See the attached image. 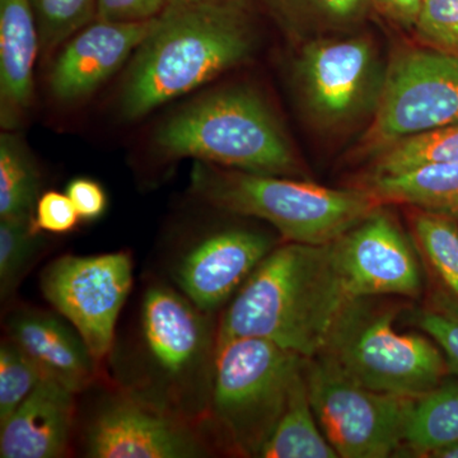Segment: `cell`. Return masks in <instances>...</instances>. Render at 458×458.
<instances>
[{
  "label": "cell",
  "instance_id": "obj_1",
  "mask_svg": "<svg viewBox=\"0 0 458 458\" xmlns=\"http://www.w3.org/2000/svg\"><path fill=\"white\" fill-rule=\"evenodd\" d=\"M255 33L246 0L172 4L132 56L120 92L123 117L137 120L251 55Z\"/></svg>",
  "mask_w": 458,
  "mask_h": 458
},
{
  "label": "cell",
  "instance_id": "obj_2",
  "mask_svg": "<svg viewBox=\"0 0 458 458\" xmlns=\"http://www.w3.org/2000/svg\"><path fill=\"white\" fill-rule=\"evenodd\" d=\"M331 243L276 246L241 285L218 324V345L238 337L318 357L346 302Z\"/></svg>",
  "mask_w": 458,
  "mask_h": 458
},
{
  "label": "cell",
  "instance_id": "obj_3",
  "mask_svg": "<svg viewBox=\"0 0 458 458\" xmlns=\"http://www.w3.org/2000/svg\"><path fill=\"white\" fill-rule=\"evenodd\" d=\"M216 349L213 313L170 286L150 285L117 387L150 408L201 428L212 397Z\"/></svg>",
  "mask_w": 458,
  "mask_h": 458
},
{
  "label": "cell",
  "instance_id": "obj_4",
  "mask_svg": "<svg viewBox=\"0 0 458 458\" xmlns=\"http://www.w3.org/2000/svg\"><path fill=\"white\" fill-rule=\"evenodd\" d=\"M190 188L218 209L273 225L286 242L324 246L384 205L366 188L333 189L286 176L195 162Z\"/></svg>",
  "mask_w": 458,
  "mask_h": 458
},
{
  "label": "cell",
  "instance_id": "obj_5",
  "mask_svg": "<svg viewBox=\"0 0 458 458\" xmlns=\"http://www.w3.org/2000/svg\"><path fill=\"white\" fill-rule=\"evenodd\" d=\"M155 146L168 158H194L249 174H300V162L276 114L249 89L218 90L165 120Z\"/></svg>",
  "mask_w": 458,
  "mask_h": 458
},
{
  "label": "cell",
  "instance_id": "obj_6",
  "mask_svg": "<svg viewBox=\"0 0 458 458\" xmlns=\"http://www.w3.org/2000/svg\"><path fill=\"white\" fill-rule=\"evenodd\" d=\"M397 312L372 297L349 301L318 357L370 390L424 396L442 384L447 361L430 337L399 333Z\"/></svg>",
  "mask_w": 458,
  "mask_h": 458
},
{
  "label": "cell",
  "instance_id": "obj_7",
  "mask_svg": "<svg viewBox=\"0 0 458 458\" xmlns=\"http://www.w3.org/2000/svg\"><path fill=\"white\" fill-rule=\"evenodd\" d=\"M306 360L259 337L219 344L203 426L209 424L241 456L259 457L284 411Z\"/></svg>",
  "mask_w": 458,
  "mask_h": 458
},
{
  "label": "cell",
  "instance_id": "obj_8",
  "mask_svg": "<svg viewBox=\"0 0 458 458\" xmlns=\"http://www.w3.org/2000/svg\"><path fill=\"white\" fill-rule=\"evenodd\" d=\"M318 426L343 458H386L405 447L419 397L379 393L315 357L304 367Z\"/></svg>",
  "mask_w": 458,
  "mask_h": 458
},
{
  "label": "cell",
  "instance_id": "obj_9",
  "mask_svg": "<svg viewBox=\"0 0 458 458\" xmlns=\"http://www.w3.org/2000/svg\"><path fill=\"white\" fill-rule=\"evenodd\" d=\"M458 123V55L414 47L386 69L373 119L360 144L363 155L397 141Z\"/></svg>",
  "mask_w": 458,
  "mask_h": 458
},
{
  "label": "cell",
  "instance_id": "obj_10",
  "mask_svg": "<svg viewBox=\"0 0 458 458\" xmlns=\"http://www.w3.org/2000/svg\"><path fill=\"white\" fill-rule=\"evenodd\" d=\"M45 300L73 325L93 357L102 363L113 354L116 325L132 286L129 252L64 255L41 274Z\"/></svg>",
  "mask_w": 458,
  "mask_h": 458
},
{
  "label": "cell",
  "instance_id": "obj_11",
  "mask_svg": "<svg viewBox=\"0 0 458 458\" xmlns=\"http://www.w3.org/2000/svg\"><path fill=\"white\" fill-rule=\"evenodd\" d=\"M307 111L321 125L339 126L375 107L382 77L372 40L325 36L306 42L295 65Z\"/></svg>",
  "mask_w": 458,
  "mask_h": 458
},
{
  "label": "cell",
  "instance_id": "obj_12",
  "mask_svg": "<svg viewBox=\"0 0 458 458\" xmlns=\"http://www.w3.org/2000/svg\"><path fill=\"white\" fill-rule=\"evenodd\" d=\"M377 208L360 225L331 243L334 262L349 300L418 298L423 291L414 245L394 214Z\"/></svg>",
  "mask_w": 458,
  "mask_h": 458
},
{
  "label": "cell",
  "instance_id": "obj_13",
  "mask_svg": "<svg viewBox=\"0 0 458 458\" xmlns=\"http://www.w3.org/2000/svg\"><path fill=\"white\" fill-rule=\"evenodd\" d=\"M92 458H198L210 454L204 430L134 399L122 388L99 400L83 433Z\"/></svg>",
  "mask_w": 458,
  "mask_h": 458
},
{
  "label": "cell",
  "instance_id": "obj_14",
  "mask_svg": "<svg viewBox=\"0 0 458 458\" xmlns=\"http://www.w3.org/2000/svg\"><path fill=\"white\" fill-rule=\"evenodd\" d=\"M276 243L250 229H227L208 236L181 256L172 278L181 293L208 313L236 294Z\"/></svg>",
  "mask_w": 458,
  "mask_h": 458
},
{
  "label": "cell",
  "instance_id": "obj_15",
  "mask_svg": "<svg viewBox=\"0 0 458 458\" xmlns=\"http://www.w3.org/2000/svg\"><path fill=\"white\" fill-rule=\"evenodd\" d=\"M156 18L141 22L96 20L72 36L51 65L49 89L60 102L92 95L146 40Z\"/></svg>",
  "mask_w": 458,
  "mask_h": 458
},
{
  "label": "cell",
  "instance_id": "obj_16",
  "mask_svg": "<svg viewBox=\"0 0 458 458\" xmlns=\"http://www.w3.org/2000/svg\"><path fill=\"white\" fill-rule=\"evenodd\" d=\"M5 330L45 377L74 394L84 393L98 381L101 363L73 325L59 313L17 309L5 319Z\"/></svg>",
  "mask_w": 458,
  "mask_h": 458
},
{
  "label": "cell",
  "instance_id": "obj_17",
  "mask_svg": "<svg viewBox=\"0 0 458 458\" xmlns=\"http://www.w3.org/2000/svg\"><path fill=\"white\" fill-rule=\"evenodd\" d=\"M75 394L44 377L20 408L0 424V457L65 456L77 414Z\"/></svg>",
  "mask_w": 458,
  "mask_h": 458
},
{
  "label": "cell",
  "instance_id": "obj_18",
  "mask_svg": "<svg viewBox=\"0 0 458 458\" xmlns=\"http://www.w3.org/2000/svg\"><path fill=\"white\" fill-rule=\"evenodd\" d=\"M38 47L31 0H0V123L5 131H16L32 106Z\"/></svg>",
  "mask_w": 458,
  "mask_h": 458
},
{
  "label": "cell",
  "instance_id": "obj_19",
  "mask_svg": "<svg viewBox=\"0 0 458 458\" xmlns=\"http://www.w3.org/2000/svg\"><path fill=\"white\" fill-rule=\"evenodd\" d=\"M363 188L384 205H408L458 221V161L421 165L387 176H369Z\"/></svg>",
  "mask_w": 458,
  "mask_h": 458
},
{
  "label": "cell",
  "instance_id": "obj_20",
  "mask_svg": "<svg viewBox=\"0 0 458 458\" xmlns=\"http://www.w3.org/2000/svg\"><path fill=\"white\" fill-rule=\"evenodd\" d=\"M306 367V364H304ZM261 458H337L318 426L310 401L304 369L295 378L282 417L265 443Z\"/></svg>",
  "mask_w": 458,
  "mask_h": 458
},
{
  "label": "cell",
  "instance_id": "obj_21",
  "mask_svg": "<svg viewBox=\"0 0 458 458\" xmlns=\"http://www.w3.org/2000/svg\"><path fill=\"white\" fill-rule=\"evenodd\" d=\"M286 31L303 40L351 31L369 16L370 0H262Z\"/></svg>",
  "mask_w": 458,
  "mask_h": 458
},
{
  "label": "cell",
  "instance_id": "obj_22",
  "mask_svg": "<svg viewBox=\"0 0 458 458\" xmlns=\"http://www.w3.org/2000/svg\"><path fill=\"white\" fill-rule=\"evenodd\" d=\"M41 176L35 158L16 132L0 137V219L33 221Z\"/></svg>",
  "mask_w": 458,
  "mask_h": 458
},
{
  "label": "cell",
  "instance_id": "obj_23",
  "mask_svg": "<svg viewBox=\"0 0 458 458\" xmlns=\"http://www.w3.org/2000/svg\"><path fill=\"white\" fill-rule=\"evenodd\" d=\"M458 442V382L437 386L419 397L405 447L414 456L429 457L434 451Z\"/></svg>",
  "mask_w": 458,
  "mask_h": 458
},
{
  "label": "cell",
  "instance_id": "obj_24",
  "mask_svg": "<svg viewBox=\"0 0 458 458\" xmlns=\"http://www.w3.org/2000/svg\"><path fill=\"white\" fill-rule=\"evenodd\" d=\"M454 161H458V123L397 141L375 157L369 174L387 176Z\"/></svg>",
  "mask_w": 458,
  "mask_h": 458
},
{
  "label": "cell",
  "instance_id": "obj_25",
  "mask_svg": "<svg viewBox=\"0 0 458 458\" xmlns=\"http://www.w3.org/2000/svg\"><path fill=\"white\" fill-rule=\"evenodd\" d=\"M415 241L443 285L458 301V221L442 214L415 209Z\"/></svg>",
  "mask_w": 458,
  "mask_h": 458
},
{
  "label": "cell",
  "instance_id": "obj_26",
  "mask_svg": "<svg viewBox=\"0 0 458 458\" xmlns=\"http://www.w3.org/2000/svg\"><path fill=\"white\" fill-rule=\"evenodd\" d=\"M44 233L29 219H0V300L7 303L44 251Z\"/></svg>",
  "mask_w": 458,
  "mask_h": 458
},
{
  "label": "cell",
  "instance_id": "obj_27",
  "mask_svg": "<svg viewBox=\"0 0 458 458\" xmlns=\"http://www.w3.org/2000/svg\"><path fill=\"white\" fill-rule=\"evenodd\" d=\"M31 3L45 56L98 20V0H31Z\"/></svg>",
  "mask_w": 458,
  "mask_h": 458
},
{
  "label": "cell",
  "instance_id": "obj_28",
  "mask_svg": "<svg viewBox=\"0 0 458 458\" xmlns=\"http://www.w3.org/2000/svg\"><path fill=\"white\" fill-rule=\"evenodd\" d=\"M44 373L13 340L0 344V424L35 390Z\"/></svg>",
  "mask_w": 458,
  "mask_h": 458
},
{
  "label": "cell",
  "instance_id": "obj_29",
  "mask_svg": "<svg viewBox=\"0 0 458 458\" xmlns=\"http://www.w3.org/2000/svg\"><path fill=\"white\" fill-rule=\"evenodd\" d=\"M412 30L423 47L458 55V0H423Z\"/></svg>",
  "mask_w": 458,
  "mask_h": 458
},
{
  "label": "cell",
  "instance_id": "obj_30",
  "mask_svg": "<svg viewBox=\"0 0 458 458\" xmlns=\"http://www.w3.org/2000/svg\"><path fill=\"white\" fill-rule=\"evenodd\" d=\"M415 322L445 355L448 370L458 375V311L454 307L423 310Z\"/></svg>",
  "mask_w": 458,
  "mask_h": 458
},
{
  "label": "cell",
  "instance_id": "obj_31",
  "mask_svg": "<svg viewBox=\"0 0 458 458\" xmlns=\"http://www.w3.org/2000/svg\"><path fill=\"white\" fill-rule=\"evenodd\" d=\"M80 221L68 195L47 191L41 195L36 205L33 228L41 233L64 234L73 231Z\"/></svg>",
  "mask_w": 458,
  "mask_h": 458
},
{
  "label": "cell",
  "instance_id": "obj_32",
  "mask_svg": "<svg viewBox=\"0 0 458 458\" xmlns=\"http://www.w3.org/2000/svg\"><path fill=\"white\" fill-rule=\"evenodd\" d=\"M168 0H98V20L108 22H141L157 18Z\"/></svg>",
  "mask_w": 458,
  "mask_h": 458
},
{
  "label": "cell",
  "instance_id": "obj_33",
  "mask_svg": "<svg viewBox=\"0 0 458 458\" xmlns=\"http://www.w3.org/2000/svg\"><path fill=\"white\" fill-rule=\"evenodd\" d=\"M65 194L73 203L81 221H96L106 210V192L96 181L86 177L72 180Z\"/></svg>",
  "mask_w": 458,
  "mask_h": 458
},
{
  "label": "cell",
  "instance_id": "obj_34",
  "mask_svg": "<svg viewBox=\"0 0 458 458\" xmlns=\"http://www.w3.org/2000/svg\"><path fill=\"white\" fill-rule=\"evenodd\" d=\"M423 0H370L382 16L403 29H414Z\"/></svg>",
  "mask_w": 458,
  "mask_h": 458
},
{
  "label": "cell",
  "instance_id": "obj_35",
  "mask_svg": "<svg viewBox=\"0 0 458 458\" xmlns=\"http://www.w3.org/2000/svg\"><path fill=\"white\" fill-rule=\"evenodd\" d=\"M429 457L432 458H458V442L454 445L443 447L441 450L434 451Z\"/></svg>",
  "mask_w": 458,
  "mask_h": 458
},
{
  "label": "cell",
  "instance_id": "obj_36",
  "mask_svg": "<svg viewBox=\"0 0 458 458\" xmlns=\"http://www.w3.org/2000/svg\"><path fill=\"white\" fill-rule=\"evenodd\" d=\"M201 2V0H168V3H172V4H183V3H195Z\"/></svg>",
  "mask_w": 458,
  "mask_h": 458
}]
</instances>
